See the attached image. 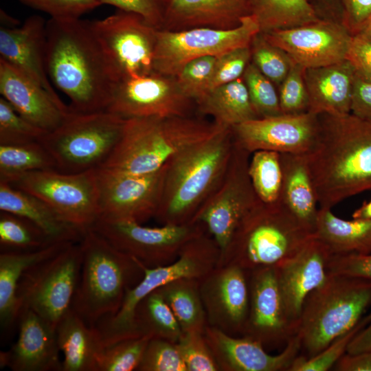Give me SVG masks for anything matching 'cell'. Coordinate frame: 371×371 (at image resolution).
<instances>
[{"label": "cell", "mask_w": 371, "mask_h": 371, "mask_svg": "<svg viewBox=\"0 0 371 371\" xmlns=\"http://www.w3.org/2000/svg\"><path fill=\"white\" fill-rule=\"evenodd\" d=\"M45 64L49 80L69 98L71 111L106 110L117 80L89 21L49 18Z\"/></svg>", "instance_id": "6da1fadb"}, {"label": "cell", "mask_w": 371, "mask_h": 371, "mask_svg": "<svg viewBox=\"0 0 371 371\" xmlns=\"http://www.w3.org/2000/svg\"><path fill=\"white\" fill-rule=\"evenodd\" d=\"M319 117L318 137L306 158L319 207L332 209L371 191V121L352 113Z\"/></svg>", "instance_id": "7a4b0ae2"}, {"label": "cell", "mask_w": 371, "mask_h": 371, "mask_svg": "<svg viewBox=\"0 0 371 371\" xmlns=\"http://www.w3.org/2000/svg\"><path fill=\"white\" fill-rule=\"evenodd\" d=\"M234 145L226 128L172 157L166 164L155 218L162 225L190 223L223 180Z\"/></svg>", "instance_id": "3957f363"}, {"label": "cell", "mask_w": 371, "mask_h": 371, "mask_svg": "<svg viewBox=\"0 0 371 371\" xmlns=\"http://www.w3.org/2000/svg\"><path fill=\"white\" fill-rule=\"evenodd\" d=\"M226 128L192 115L126 119L120 141L100 168L133 175L150 174L183 150Z\"/></svg>", "instance_id": "277c9868"}, {"label": "cell", "mask_w": 371, "mask_h": 371, "mask_svg": "<svg viewBox=\"0 0 371 371\" xmlns=\"http://www.w3.org/2000/svg\"><path fill=\"white\" fill-rule=\"evenodd\" d=\"M80 243L82 262L71 308L94 327L117 312L126 291L142 279L144 269L138 260L91 228L83 232Z\"/></svg>", "instance_id": "5b68a950"}, {"label": "cell", "mask_w": 371, "mask_h": 371, "mask_svg": "<svg viewBox=\"0 0 371 371\" xmlns=\"http://www.w3.org/2000/svg\"><path fill=\"white\" fill-rule=\"evenodd\" d=\"M313 237L279 201H260L243 218L217 265H237L246 271L278 267Z\"/></svg>", "instance_id": "8992f818"}, {"label": "cell", "mask_w": 371, "mask_h": 371, "mask_svg": "<svg viewBox=\"0 0 371 371\" xmlns=\"http://www.w3.org/2000/svg\"><path fill=\"white\" fill-rule=\"evenodd\" d=\"M370 304V280L328 274L303 304L297 333L302 356L316 355L354 328Z\"/></svg>", "instance_id": "52a82bcc"}, {"label": "cell", "mask_w": 371, "mask_h": 371, "mask_svg": "<svg viewBox=\"0 0 371 371\" xmlns=\"http://www.w3.org/2000/svg\"><path fill=\"white\" fill-rule=\"evenodd\" d=\"M126 119L107 111H71L61 124L40 140L54 158L56 170L79 173L102 167L120 141Z\"/></svg>", "instance_id": "ba28073f"}, {"label": "cell", "mask_w": 371, "mask_h": 371, "mask_svg": "<svg viewBox=\"0 0 371 371\" xmlns=\"http://www.w3.org/2000/svg\"><path fill=\"white\" fill-rule=\"evenodd\" d=\"M82 262L79 241L25 270L16 291L21 310H32L56 329L71 308Z\"/></svg>", "instance_id": "9c48e42d"}, {"label": "cell", "mask_w": 371, "mask_h": 371, "mask_svg": "<svg viewBox=\"0 0 371 371\" xmlns=\"http://www.w3.org/2000/svg\"><path fill=\"white\" fill-rule=\"evenodd\" d=\"M7 183L38 197L62 219L82 230L91 227L100 217L96 169L74 174L32 171Z\"/></svg>", "instance_id": "30bf717a"}, {"label": "cell", "mask_w": 371, "mask_h": 371, "mask_svg": "<svg viewBox=\"0 0 371 371\" xmlns=\"http://www.w3.org/2000/svg\"><path fill=\"white\" fill-rule=\"evenodd\" d=\"M90 25L117 82L155 71L157 29L141 16L118 10Z\"/></svg>", "instance_id": "8fae6325"}, {"label": "cell", "mask_w": 371, "mask_h": 371, "mask_svg": "<svg viewBox=\"0 0 371 371\" xmlns=\"http://www.w3.org/2000/svg\"><path fill=\"white\" fill-rule=\"evenodd\" d=\"M259 32V24L251 14L244 16L238 26L230 30H157L154 71L175 77L192 60L207 56L218 57L232 49L249 46Z\"/></svg>", "instance_id": "7c38bea8"}, {"label": "cell", "mask_w": 371, "mask_h": 371, "mask_svg": "<svg viewBox=\"0 0 371 371\" xmlns=\"http://www.w3.org/2000/svg\"><path fill=\"white\" fill-rule=\"evenodd\" d=\"M90 228L147 267L173 262L190 240L207 232L200 223L153 227L135 221L104 218H99Z\"/></svg>", "instance_id": "4fadbf2b"}, {"label": "cell", "mask_w": 371, "mask_h": 371, "mask_svg": "<svg viewBox=\"0 0 371 371\" xmlns=\"http://www.w3.org/2000/svg\"><path fill=\"white\" fill-rule=\"evenodd\" d=\"M250 157L249 152L234 143L223 180L190 221L205 227L221 253L227 247L243 218L260 201L249 175Z\"/></svg>", "instance_id": "5bb4252c"}, {"label": "cell", "mask_w": 371, "mask_h": 371, "mask_svg": "<svg viewBox=\"0 0 371 371\" xmlns=\"http://www.w3.org/2000/svg\"><path fill=\"white\" fill-rule=\"evenodd\" d=\"M165 170V165L146 175L97 168L100 218L142 223L154 218L161 196Z\"/></svg>", "instance_id": "9a60e30c"}, {"label": "cell", "mask_w": 371, "mask_h": 371, "mask_svg": "<svg viewBox=\"0 0 371 371\" xmlns=\"http://www.w3.org/2000/svg\"><path fill=\"white\" fill-rule=\"evenodd\" d=\"M194 100L180 89L175 76L153 71L116 83L106 111L124 119L190 116Z\"/></svg>", "instance_id": "2e32d148"}, {"label": "cell", "mask_w": 371, "mask_h": 371, "mask_svg": "<svg viewBox=\"0 0 371 371\" xmlns=\"http://www.w3.org/2000/svg\"><path fill=\"white\" fill-rule=\"evenodd\" d=\"M318 115L306 112L249 120L233 126L234 143L251 155L258 150L306 155L319 132Z\"/></svg>", "instance_id": "e0dca14e"}, {"label": "cell", "mask_w": 371, "mask_h": 371, "mask_svg": "<svg viewBox=\"0 0 371 371\" xmlns=\"http://www.w3.org/2000/svg\"><path fill=\"white\" fill-rule=\"evenodd\" d=\"M261 33V32H260ZM305 69L347 60L352 35L339 21L319 19L303 25L262 33Z\"/></svg>", "instance_id": "ac0fdd59"}, {"label": "cell", "mask_w": 371, "mask_h": 371, "mask_svg": "<svg viewBox=\"0 0 371 371\" xmlns=\"http://www.w3.org/2000/svg\"><path fill=\"white\" fill-rule=\"evenodd\" d=\"M248 273L249 308L242 335L264 346L287 341L295 335L298 324L289 317L275 267Z\"/></svg>", "instance_id": "d6986e66"}, {"label": "cell", "mask_w": 371, "mask_h": 371, "mask_svg": "<svg viewBox=\"0 0 371 371\" xmlns=\"http://www.w3.org/2000/svg\"><path fill=\"white\" fill-rule=\"evenodd\" d=\"M199 282L208 326L242 335L249 308L247 271L237 265H217Z\"/></svg>", "instance_id": "ffe728a7"}, {"label": "cell", "mask_w": 371, "mask_h": 371, "mask_svg": "<svg viewBox=\"0 0 371 371\" xmlns=\"http://www.w3.org/2000/svg\"><path fill=\"white\" fill-rule=\"evenodd\" d=\"M204 336L220 371H289L301 350L297 334L276 355H269L256 340L230 335L210 326Z\"/></svg>", "instance_id": "44dd1931"}, {"label": "cell", "mask_w": 371, "mask_h": 371, "mask_svg": "<svg viewBox=\"0 0 371 371\" xmlns=\"http://www.w3.org/2000/svg\"><path fill=\"white\" fill-rule=\"evenodd\" d=\"M16 341L0 353L1 368L12 371H62L56 329L30 308L21 310Z\"/></svg>", "instance_id": "7402d4cb"}, {"label": "cell", "mask_w": 371, "mask_h": 371, "mask_svg": "<svg viewBox=\"0 0 371 371\" xmlns=\"http://www.w3.org/2000/svg\"><path fill=\"white\" fill-rule=\"evenodd\" d=\"M332 254L313 235L297 254L276 267L287 314L298 326L306 297L328 276L327 267Z\"/></svg>", "instance_id": "603a6c76"}, {"label": "cell", "mask_w": 371, "mask_h": 371, "mask_svg": "<svg viewBox=\"0 0 371 371\" xmlns=\"http://www.w3.org/2000/svg\"><path fill=\"white\" fill-rule=\"evenodd\" d=\"M46 22L39 15L27 18L19 26L0 27V59L15 67L63 102L49 78L46 64Z\"/></svg>", "instance_id": "cb8c5ba5"}, {"label": "cell", "mask_w": 371, "mask_h": 371, "mask_svg": "<svg viewBox=\"0 0 371 371\" xmlns=\"http://www.w3.org/2000/svg\"><path fill=\"white\" fill-rule=\"evenodd\" d=\"M0 93L21 116L47 133L58 128L71 112L69 106L56 101L42 87L2 59Z\"/></svg>", "instance_id": "d4e9b609"}, {"label": "cell", "mask_w": 371, "mask_h": 371, "mask_svg": "<svg viewBox=\"0 0 371 371\" xmlns=\"http://www.w3.org/2000/svg\"><path fill=\"white\" fill-rule=\"evenodd\" d=\"M248 14L249 0H168L161 29L230 30Z\"/></svg>", "instance_id": "484cf974"}, {"label": "cell", "mask_w": 371, "mask_h": 371, "mask_svg": "<svg viewBox=\"0 0 371 371\" xmlns=\"http://www.w3.org/2000/svg\"><path fill=\"white\" fill-rule=\"evenodd\" d=\"M355 70L348 60L305 69L308 112L341 116L351 113Z\"/></svg>", "instance_id": "4316f807"}, {"label": "cell", "mask_w": 371, "mask_h": 371, "mask_svg": "<svg viewBox=\"0 0 371 371\" xmlns=\"http://www.w3.org/2000/svg\"><path fill=\"white\" fill-rule=\"evenodd\" d=\"M73 243L76 242H57L34 251H1L0 324L3 334H8L18 324L21 306L16 291L23 272Z\"/></svg>", "instance_id": "83f0119b"}, {"label": "cell", "mask_w": 371, "mask_h": 371, "mask_svg": "<svg viewBox=\"0 0 371 371\" xmlns=\"http://www.w3.org/2000/svg\"><path fill=\"white\" fill-rule=\"evenodd\" d=\"M56 333L63 355L62 371H98L104 346L95 327L71 308L58 323Z\"/></svg>", "instance_id": "f1b7e54d"}, {"label": "cell", "mask_w": 371, "mask_h": 371, "mask_svg": "<svg viewBox=\"0 0 371 371\" xmlns=\"http://www.w3.org/2000/svg\"><path fill=\"white\" fill-rule=\"evenodd\" d=\"M280 157L282 181L279 201L313 234L319 208L306 155L280 153Z\"/></svg>", "instance_id": "f546056e"}, {"label": "cell", "mask_w": 371, "mask_h": 371, "mask_svg": "<svg viewBox=\"0 0 371 371\" xmlns=\"http://www.w3.org/2000/svg\"><path fill=\"white\" fill-rule=\"evenodd\" d=\"M0 211L23 217L55 242H79L82 230L71 225L38 197L0 181Z\"/></svg>", "instance_id": "4dcf8cb0"}, {"label": "cell", "mask_w": 371, "mask_h": 371, "mask_svg": "<svg viewBox=\"0 0 371 371\" xmlns=\"http://www.w3.org/2000/svg\"><path fill=\"white\" fill-rule=\"evenodd\" d=\"M313 235L333 254L371 253V219L346 221L319 207Z\"/></svg>", "instance_id": "1f68e13d"}, {"label": "cell", "mask_w": 371, "mask_h": 371, "mask_svg": "<svg viewBox=\"0 0 371 371\" xmlns=\"http://www.w3.org/2000/svg\"><path fill=\"white\" fill-rule=\"evenodd\" d=\"M195 103L198 112L227 128L260 118L243 77L210 90Z\"/></svg>", "instance_id": "d6a6232c"}, {"label": "cell", "mask_w": 371, "mask_h": 371, "mask_svg": "<svg viewBox=\"0 0 371 371\" xmlns=\"http://www.w3.org/2000/svg\"><path fill=\"white\" fill-rule=\"evenodd\" d=\"M199 279L182 278L158 288L183 333L204 334L208 326Z\"/></svg>", "instance_id": "836d02e7"}, {"label": "cell", "mask_w": 371, "mask_h": 371, "mask_svg": "<svg viewBox=\"0 0 371 371\" xmlns=\"http://www.w3.org/2000/svg\"><path fill=\"white\" fill-rule=\"evenodd\" d=\"M249 12L260 32L292 28L317 21L320 18L308 0H249Z\"/></svg>", "instance_id": "e575fe53"}, {"label": "cell", "mask_w": 371, "mask_h": 371, "mask_svg": "<svg viewBox=\"0 0 371 371\" xmlns=\"http://www.w3.org/2000/svg\"><path fill=\"white\" fill-rule=\"evenodd\" d=\"M135 323L142 335L177 343L183 332L158 289L143 298L135 312Z\"/></svg>", "instance_id": "d590c367"}, {"label": "cell", "mask_w": 371, "mask_h": 371, "mask_svg": "<svg viewBox=\"0 0 371 371\" xmlns=\"http://www.w3.org/2000/svg\"><path fill=\"white\" fill-rule=\"evenodd\" d=\"M45 170H56V166L41 142L0 145V181L8 182L29 172Z\"/></svg>", "instance_id": "8d00e7d4"}, {"label": "cell", "mask_w": 371, "mask_h": 371, "mask_svg": "<svg viewBox=\"0 0 371 371\" xmlns=\"http://www.w3.org/2000/svg\"><path fill=\"white\" fill-rule=\"evenodd\" d=\"M55 243L57 242L30 221L14 214L0 212L1 251H34Z\"/></svg>", "instance_id": "74e56055"}, {"label": "cell", "mask_w": 371, "mask_h": 371, "mask_svg": "<svg viewBox=\"0 0 371 371\" xmlns=\"http://www.w3.org/2000/svg\"><path fill=\"white\" fill-rule=\"evenodd\" d=\"M248 170L258 199L267 204L279 202L282 181L280 153L269 150L254 152Z\"/></svg>", "instance_id": "f35d334b"}, {"label": "cell", "mask_w": 371, "mask_h": 371, "mask_svg": "<svg viewBox=\"0 0 371 371\" xmlns=\"http://www.w3.org/2000/svg\"><path fill=\"white\" fill-rule=\"evenodd\" d=\"M249 47L251 62L274 85L279 86L294 64L289 54L267 41L260 32L254 36Z\"/></svg>", "instance_id": "ab89813d"}, {"label": "cell", "mask_w": 371, "mask_h": 371, "mask_svg": "<svg viewBox=\"0 0 371 371\" xmlns=\"http://www.w3.org/2000/svg\"><path fill=\"white\" fill-rule=\"evenodd\" d=\"M151 337H129L105 346L98 363V371L137 370Z\"/></svg>", "instance_id": "60d3db41"}, {"label": "cell", "mask_w": 371, "mask_h": 371, "mask_svg": "<svg viewBox=\"0 0 371 371\" xmlns=\"http://www.w3.org/2000/svg\"><path fill=\"white\" fill-rule=\"evenodd\" d=\"M243 79L247 88L251 104L260 118L282 114L274 84L251 62L247 65Z\"/></svg>", "instance_id": "b9f144b4"}, {"label": "cell", "mask_w": 371, "mask_h": 371, "mask_svg": "<svg viewBox=\"0 0 371 371\" xmlns=\"http://www.w3.org/2000/svg\"><path fill=\"white\" fill-rule=\"evenodd\" d=\"M47 133L23 118L7 100L0 98V145L40 142Z\"/></svg>", "instance_id": "7bdbcfd3"}, {"label": "cell", "mask_w": 371, "mask_h": 371, "mask_svg": "<svg viewBox=\"0 0 371 371\" xmlns=\"http://www.w3.org/2000/svg\"><path fill=\"white\" fill-rule=\"evenodd\" d=\"M371 319V313L359 322L352 330L341 335L322 351L311 357L298 355L289 371H326L347 352L349 343L354 336Z\"/></svg>", "instance_id": "ee69618b"}, {"label": "cell", "mask_w": 371, "mask_h": 371, "mask_svg": "<svg viewBox=\"0 0 371 371\" xmlns=\"http://www.w3.org/2000/svg\"><path fill=\"white\" fill-rule=\"evenodd\" d=\"M216 57L207 56L192 60L175 76L181 91L195 102L208 91Z\"/></svg>", "instance_id": "f6af8a7d"}, {"label": "cell", "mask_w": 371, "mask_h": 371, "mask_svg": "<svg viewBox=\"0 0 371 371\" xmlns=\"http://www.w3.org/2000/svg\"><path fill=\"white\" fill-rule=\"evenodd\" d=\"M305 68L295 63L279 85L278 98L282 114L308 112L309 98L304 78Z\"/></svg>", "instance_id": "bcb514c9"}, {"label": "cell", "mask_w": 371, "mask_h": 371, "mask_svg": "<svg viewBox=\"0 0 371 371\" xmlns=\"http://www.w3.org/2000/svg\"><path fill=\"white\" fill-rule=\"evenodd\" d=\"M139 371H187L177 344L151 338L146 348Z\"/></svg>", "instance_id": "7dc6e473"}, {"label": "cell", "mask_w": 371, "mask_h": 371, "mask_svg": "<svg viewBox=\"0 0 371 371\" xmlns=\"http://www.w3.org/2000/svg\"><path fill=\"white\" fill-rule=\"evenodd\" d=\"M176 344L187 371H220L204 334L183 333Z\"/></svg>", "instance_id": "c3c4849f"}, {"label": "cell", "mask_w": 371, "mask_h": 371, "mask_svg": "<svg viewBox=\"0 0 371 371\" xmlns=\"http://www.w3.org/2000/svg\"><path fill=\"white\" fill-rule=\"evenodd\" d=\"M250 63L249 46L236 48L216 57L207 91L242 78Z\"/></svg>", "instance_id": "681fc988"}, {"label": "cell", "mask_w": 371, "mask_h": 371, "mask_svg": "<svg viewBox=\"0 0 371 371\" xmlns=\"http://www.w3.org/2000/svg\"><path fill=\"white\" fill-rule=\"evenodd\" d=\"M23 4L58 19H80L102 5L100 0H19Z\"/></svg>", "instance_id": "f907efd6"}, {"label": "cell", "mask_w": 371, "mask_h": 371, "mask_svg": "<svg viewBox=\"0 0 371 371\" xmlns=\"http://www.w3.org/2000/svg\"><path fill=\"white\" fill-rule=\"evenodd\" d=\"M125 12L141 16L153 27L161 30L168 0H100Z\"/></svg>", "instance_id": "816d5d0a"}, {"label": "cell", "mask_w": 371, "mask_h": 371, "mask_svg": "<svg viewBox=\"0 0 371 371\" xmlns=\"http://www.w3.org/2000/svg\"><path fill=\"white\" fill-rule=\"evenodd\" d=\"M328 274L343 275L371 280V253L332 254L327 267Z\"/></svg>", "instance_id": "f5cc1de1"}, {"label": "cell", "mask_w": 371, "mask_h": 371, "mask_svg": "<svg viewBox=\"0 0 371 371\" xmlns=\"http://www.w3.org/2000/svg\"><path fill=\"white\" fill-rule=\"evenodd\" d=\"M341 22L352 34H358L371 17V0H341Z\"/></svg>", "instance_id": "db71d44e"}, {"label": "cell", "mask_w": 371, "mask_h": 371, "mask_svg": "<svg viewBox=\"0 0 371 371\" xmlns=\"http://www.w3.org/2000/svg\"><path fill=\"white\" fill-rule=\"evenodd\" d=\"M347 60L352 65L357 76L371 82V41L359 34L354 35Z\"/></svg>", "instance_id": "11a10c76"}, {"label": "cell", "mask_w": 371, "mask_h": 371, "mask_svg": "<svg viewBox=\"0 0 371 371\" xmlns=\"http://www.w3.org/2000/svg\"><path fill=\"white\" fill-rule=\"evenodd\" d=\"M351 113L371 121V82L355 76L351 104Z\"/></svg>", "instance_id": "9f6ffc18"}, {"label": "cell", "mask_w": 371, "mask_h": 371, "mask_svg": "<svg viewBox=\"0 0 371 371\" xmlns=\"http://www.w3.org/2000/svg\"><path fill=\"white\" fill-rule=\"evenodd\" d=\"M333 368L336 371H371V350L357 354L346 352Z\"/></svg>", "instance_id": "6f0895ef"}, {"label": "cell", "mask_w": 371, "mask_h": 371, "mask_svg": "<svg viewBox=\"0 0 371 371\" xmlns=\"http://www.w3.org/2000/svg\"><path fill=\"white\" fill-rule=\"evenodd\" d=\"M371 350V319L352 339L347 353L357 354Z\"/></svg>", "instance_id": "680465c9"}, {"label": "cell", "mask_w": 371, "mask_h": 371, "mask_svg": "<svg viewBox=\"0 0 371 371\" xmlns=\"http://www.w3.org/2000/svg\"><path fill=\"white\" fill-rule=\"evenodd\" d=\"M353 219H371V200L364 201L363 204L352 213Z\"/></svg>", "instance_id": "91938a15"}, {"label": "cell", "mask_w": 371, "mask_h": 371, "mask_svg": "<svg viewBox=\"0 0 371 371\" xmlns=\"http://www.w3.org/2000/svg\"><path fill=\"white\" fill-rule=\"evenodd\" d=\"M326 10L330 12L333 15H340L341 21V0H318Z\"/></svg>", "instance_id": "94428289"}, {"label": "cell", "mask_w": 371, "mask_h": 371, "mask_svg": "<svg viewBox=\"0 0 371 371\" xmlns=\"http://www.w3.org/2000/svg\"><path fill=\"white\" fill-rule=\"evenodd\" d=\"M1 26L14 27L18 26L19 23L16 19L8 15L4 10L1 9Z\"/></svg>", "instance_id": "6125c7cd"}, {"label": "cell", "mask_w": 371, "mask_h": 371, "mask_svg": "<svg viewBox=\"0 0 371 371\" xmlns=\"http://www.w3.org/2000/svg\"><path fill=\"white\" fill-rule=\"evenodd\" d=\"M357 34H359L367 40L371 41V17Z\"/></svg>", "instance_id": "be15d7a7"}]
</instances>
